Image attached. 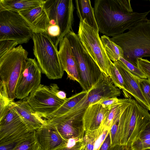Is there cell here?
I'll return each instance as SVG.
<instances>
[{"instance_id":"cell-1","label":"cell","mask_w":150,"mask_h":150,"mask_svg":"<svg viewBox=\"0 0 150 150\" xmlns=\"http://www.w3.org/2000/svg\"><path fill=\"white\" fill-rule=\"evenodd\" d=\"M130 0H96L94 11L99 31L112 37L129 30L150 12H134Z\"/></svg>"},{"instance_id":"cell-2","label":"cell","mask_w":150,"mask_h":150,"mask_svg":"<svg viewBox=\"0 0 150 150\" xmlns=\"http://www.w3.org/2000/svg\"><path fill=\"white\" fill-rule=\"evenodd\" d=\"M150 121L148 110L132 99L130 104L120 117L117 131L111 146L120 144L130 150L132 143L139 137Z\"/></svg>"},{"instance_id":"cell-3","label":"cell","mask_w":150,"mask_h":150,"mask_svg":"<svg viewBox=\"0 0 150 150\" xmlns=\"http://www.w3.org/2000/svg\"><path fill=\"white\" fill-rule=\"evenodd\" d=\"M110 39L122 48L123 58L137 67V59L150 57V20L146 18L127 32Z\"/></svg>"},{"instance_id":"cell-4","label":"cell","mask_w":150,"mask_h":150,"mask_svg":"<svg viewBox=\"0 0 150 150\" xmlns=\"http://www.w3.org/2000/svg\"><path fill=\"white\" fill-rule=\"evenodd\" d=\"M33 52L42 73L50 79H61L64 70L57 47L46 32H33Z\"/></svg>"},{"instance_id":"cell-5","label":"cell","mask_w":150,"mask_h":150,"mask_svg":"<svg viewBox=\"0 0 150 150\" xmlns=\"http://www.w3.org/2000/svg\"><path fill=\"white\" fill-rule=\"evenodd\" d=\"M65 36L70 44L77 66L80 84L83 91H88L95 83L102 72L84 47L77 34L71 30Z\"/></svg>"},{"instance_id":"cell-6","label":"cell","mask_w":150,"mask_h":150,"mask_svg":"<svg viewBox=\"0 0 150 150\" xmlns=\"http://www.w3.org/2000/svg\"><path fill=\"white\" fill-rule=\"evenodd\" d=\"M28 52L20 45L0 57V80L5 83L8 98H15V91L19 76L25 66Z\"/></svg>"},{"instance_id":"cell-7","label":"cell","mask_w":150,"mask_h":150,"mask_svg":"<svg viewBox=\"0 0 150 150\" xmlns=\"http://www.w3.org/2000/svg\"><path fill=\"white\" fill-rule=\"evenodd\" d=\"M77 34L84 47L101 71L106 75L110 76L112 62L106 53L99 32L91 27L84 19L80 21Z\"/></svg>"},{"instance_id":"cell-8","label":"cell","mask_w":150,"mask_h":150,"mask_svg":"<svg viewBox=\"0 0 150 150\" xmlns=\"http://www.w3.org/2000/svg\"><path fill=\"white\" fill-rule=\"evenodd\" d=\"M33 30L18 12L0 11V41L11 40L19 44L28 42L32 38Z\"/></svg>"},{"instance_id":"cell-9","label":"cell","mask_w":150,"mask_h":150,"mask_svg":"<svg viewBox=\"0 0 150 150\" xmlns=\"http://www.w3.org/2000/svg\"><path fill=\"white\" fill-rule=\"evenodd\" d=\"M59 88L55 83L49 86L40 84L26 98L27 101L37 113L48 119L65 100V99H60L57 96Z\"/></svg>"},{"instance_id":"cell-10","label":"cell","mask_w":150,"mask_h":150,"mask_svg":"<svg viewBox=\"0 0 150 150\" xmlns=\"http://www.w3.org/2000/svg\"><path fill=\"white\" fill-rule=\"evenodd\" d=\"M50 25H58L60 30L59 42L72 30L74 7L72 0H46L43 4Z\"/></svg>"},{"instance_id":"cell-11","label":"cell","mask_w":150,"mask_h":150,"mask_svg":"<svg viewBox=\"0 0 150 150\" xmlns=\"http://www.w3.org/2000/svg\"><path fill=\"white\" fill-rule=\"evenodd\" d=\"M86 108L69 111L62 115L45 120V124L57 131L65 140L84 136L83 117Z\"/></svg>"},{"instance_id":"cell-12","label":"cell","mask_w":150,"mask_h":150,"mask_svg":"<svg viewBox=\"0 0 150 150\" xmlns=\"http://www.w3.org/2000/svg\"><path fill=\"white\" fill-rule=\"evenodd\" d=\"M42 72L37 60L28 58L17 83L15 98L22 100L27 98L41 84Z\"/></svg>"},{"instance_id":"cell-13","label":"cell","mask_w":150,"mask_h":150,"mask_svg":"<svg viewBox=\"0 0 150 150\" xmlns=\"http://www.w3.org/2000/svg\"><path fill=\"white\" fill-rule=\"evenodd\" d=\"M120 94V89L114 85L110 76L102 72L95 83L76 106L80 109L87 108L90 105L101 100L117 97Z\"/></svg>"},{"instance_id":"cell-14","label":"cell","mask_w":150,"mask_h":150,"mask_svg":"<svg viewBox=\"0 0 150 150\" xmlns=\"http://www.w3.org/2000/svg\"><path fill=\"white\" fill-rule=\"evenodd\" d=\"M30 132L20 115L9 105L0 119V144L15 140Z\"/></svg>"},{"instance_id":"cell-15","label":"cell","mask_w":150,"mask_h":150,"mask_svg":"<svg viewBox=\"0 0 150 150\" xmlns=\"http://www.w3.org/2000/svg\"><path fill=\"white\" fill-rule=\"evenodd\" d=\"M113 63L122 77L125 90L123 94L125 97L131 98V96H132L139 104L149 110V107L140 88L138 77L133 75L120 60Z\"/></svg>"},{"instance_id":"cell-16","label":"cell","mask_w":150,"mask_h":150,"mask_svg":"<svg viewBox=\"0 0 150 150\" xmlns=\"http://www.w3.org/2000/svg\"><path fill=\"white\" fill-rule=\"evenodd\" d=\"M58 53L64 71L69 79L80 82L77 66L69 41L66 36L60 41Z\"/></svg>"},{"instance_id":"cell-17","label":"cell","mask_w":150,"mask_h":150,"mask_svg":"<svg viewBox=\"0 0 150 150\" xmlns=\"http://www.w3.org/2000/svg\"><path fill=\"white\" fill-rule=\"evenodd\" d=\"M10 105L20 115L31 131L36 130L45 124V119L34 110L26 98L16 102L11 101Z\"/></svg>"},{"instance_id":"cell-18","label":"cell","mask_w":150,"mask_h":150,"mask_svg":"<svg viewBox=\"0 0 150 150\" xmlns=\"http://www.w3.org/2000/svg\"><path fill=\"white\" fill-rule=\"evenodd\" d=\"M112 107L105 108L97 103L89 105L83 117V127L85 132L98 129Z\"/></svg>"},{"instance_id":"cell-19","label":"cell","mask_w":150,"mask_h":150,"mask_svg":"<svg viewBox=\"0 0 150 150\" xmlns=\"http://www.w3.org/2000/svg\"><path fill=\"white\" fill-rule=\"evenodd\" d=\"M43 4L19 12L31 27L33 32L47 31L50 23Z\"/></svg>"},{"instance_id":"cell-20","label":"cell","mask_w":150,"mask_h":150,"mask_svg":"<svg viewBox=\"0 0 150 150\" xmlns=\"http://www.w3.org/2000/svg\"><path fill=\"white\" fill-rule=\"evenodd\" d=\"M35 134L43 150H53L66 141L55 130L45 124L35 130Z\"/></svg>"},{"instance_id":"cell-21","label":"cell","mask_w":150,"mask_h":150,"mask_svg":"<svg viewBox=\"0 0 150 150\" xmlns=\"http://www.w3.org/2000/svg\"><path fill=\"white\" fill-rule=\"evenodd\" d=\"M75 3L76 13L80 21L85 19L87 23L95 30L99 32L98 26L95 19L94 8L89 0H76Z\"/></svg>"},{"instance_id":"cell-22","label":"cell","mask_w":150,"mask_h":150,"mask_svg":"<svg viewBox=\"0 0 150 150\" xmlns=\"http://www.w3.org/2000/svg\"><path fill=\"white\" fill-rule=\"evenodd\" d=\"M45 0H0V11L9 10L19 12L43 4Z\"/></svg>"},{"instance_id":"cell-23","label":"cell","mask_w":150,"mask_h":150,"mask_svg":"<svg viewBox=\"0 0 150 150\" xmlns=\"http://www.w3.org/2000/svg\"><path fill=\"white\" fill-rule=\"evenodd\" d=\"M100 39L106 53L111 61L114 62L119 60L120 57L123 58V52L120 46L105 35L102 36Z\"/></svg>"},{"instance_id":"cell-24","label":"cell","mask_w":150,"mask_h":150,"mask_svg":"<svg viewBox=\"0 0 150 150\" xmlns=\"http://www.w3.org/2000/svg\"><path fill=\"white\" fill-rule=\"evenodd\" d=\"M88 92L83 91L69 98H66L63 104L48 119L62 115L70 111L85 96Z\"/></svg>"},{"instance_id":"cell-25","label":"cell","mask_w":150,"mask_h":150,"mask_svg":"<svg viewBox=\"0 0 150 150\" xmlns=\"http://www.w3.org/2000/svg\"><path fill=\"white\" fill-rule=\"evenodd\" d=\"M12 150H43L39 144L35 131L17 143Z\"/></svg>"},{"instance_id":"cell-26","label":"cell","mask_w":150,"mask_h":150,"mask_svg":"<svg viewBox=\"0 0 150 150\" xmlns=\"http://www.w3.org/2000/svg\"><path fill=\"white\" fill-rule=\"evenodd\" d=\"M8 98L6 85L0 80V119L1 118L8 108L11 101Z\"/></svg>"},{"instance_id":"cell-27","label":"cell","mask_w":150,"mask_h":150,"mask_svg":"<svg viewBox=\"0 0 150 150\" xmlns=\"http://www.w3.org/2000/svg\"><path fill=\"white\" fill-rule=\"evenodd\" d=\"M83 137L70 139L53 150H80L83 145Z\"/></svg>"},{"instance_id":"cell-28","label":"cell","mask_w":150,"mask_h":150,"mask_svg":"<svg viewBox=\"0 0 150 150\" xmlns=\"http://www.w3.org/2000/svg\"><path fill=\"white\" fill-rule=\"evenodd\" d=\"M110 77L114 85L125 92L124 83L122 77L119 71L116 67L113 62L111 67Z\"/></svg>"},{"instance_id":"cell-29","label":"cell","mask_w":150,"mask_h":150,"mask_svg":"<svg viewBox=\"0 0 150 150\" xmlns=\"http://www.w3.org/2000/svg\"><path fill=\"white\" fill-rule=\"evenodd\" d=\"M110 128L103 126L102 124L97 129V133L93 150H99Z\"/></svg>"},{"instance_id":"cell-30","label":"cell","mask_w":150,"mask_h":150,"mask_svg":"<svg viewBox=\"0 0 150 150\" xmlns=\"http://www.w3.org/2000/svg\"><path fill=\"white\" fill-rule=\"evenodd\" d=\"M138 83L142 93L146 100L150 110V79L137 78Z\"/></svg>"},{"instance_id":"cell-31","label":"cell","mask_w":150,"mask_h":150,"mask_svg":"<svg viewBox=\"0 0 150 150\" xmlns=\"http://www.w3.org/2000/svg\"><path fill=\"white\" fill-rule=\"evenodd\" d=\"M97 133V129L85 132L83 142L86 150H93Z\"/></svg>"},{"instance_id":"cell-32","label":"cell","mask_w":150,"mask_h":150,"mask_svg":"<svg viewBox=\"0 0 150 150\" xmlns=\"http://www.w3.org/2000/svg\"><path fill=\"white\" fill-rule=\"evenodd\" d=\"M119 60L125 65L128 70L134 76L140 78L147 79L146 76L137 67L133 65L122 57H120Z\"/></svg>"},{"instance_id":"cell-33","label":"cell","mask_w":150,"mask_h":150,"mask_svg":"<svg viewBox=\"0 0 150 150\" xmlns=\"http://www.w3.org/2000/svg\"><path fill=\"white\" fill-rule=\"evenodd\" d=\"M17 42L11 40L0 41V57L3 56L10 51L16 47Z\"/></svg>"},{"instance_id":"cell-34","label":"cell","mask_w":150,"mask_h":150,"mask_svg":"<svg viewBox=\"0 0 150 150\" xmlns=\"http://www.w3.org/2000/svg\"><path fill=\"white\" fill-rule=\"evenodd\" d=\"M47 32L55 45L57 47L59 43V39L60 34L59 27L57 25H50L47 28Z\"/></svg>"},{"instance_id":"cell-35","label":"cell","mask_w":150,"mask_h":150,"mask_svg":"<svg viewBox=\"0 0 150 150\" xmlns=\"http://www.w3.org/2000/svg\"><path fill=\"white\" fill-rule=\"evenodd\" d=\"M130 150H150V139H137L132 144Z\"/></svg>"},{"instance_id":"cell-36","label":"cell","mask_w":150,"mask_h":150,"mask_svg":"<svg viewBox=\"0 0 150 150\" xmlns=\"http://www.w3.org/2000/svg\"><path fill=\"white\" fill-rule=\"evenodd\" d=\"M137 67L150 79V61L147 59L139 58L137 59Z\"/></svg>"},{"instance_id":"cell-37","label":"cell","mask_w":150,"mask_h":150,"mask_svg":"<svg viewBox=\"0 0 150 150\" xmlns=\"http://www.w3.org/2000/svg\"><path fill=\"white\" fill-rule=\"evenodd\" d=\"M125 99H119L117 97H115L101 100L96 103L100 104L105 108H109L122 103Z\"/></svg>"},{"instance_id":"cell-38","label":"cell","mask_w":150,"mask_h":150,"mask_svg":"<svg viewBox=\"0 0 150 150\" xmlns=\"http://www.w3.org/2000/svg\"><path fill=\"white\" fill-rule=\"evenodd\" d=\"M137 139H150V121L147 124Z\"/></svg>"},{"instance_id":"cell-39","label":"cell","mask_w":150,"mask_h":150,"mask_svg":"<svg viewBox=\"0 0 150 150\" xmlns=\"http://www.w3.org/2000/svg\"><path fill=\"white\" fill-rule=\"evenodd\" d=\"M111 146V140L109 132L108 134L99 150H108Z\"/></svg>"},{"instance_id":"cell-40","label":"cell","mask_w":150,"mask_h":150,"mask_svg":"<svg viewBox=\"0 0 150 150\" xmlns=\"http://www.w3.org/2000/svg\"><path fill=\"white\" fill-rule=\"evenodd\" d=\"M108 150H125L124 146L121 145L116 144L110 147Z\"/></svg>"},{"instance_id":"cell-41","label":"cell","mask_w":150,"mask_h":150,"mask_svg":"<svg viewBox=\"0 0 150 150\" xmlns=\"http://www.w3.org/2000/svg\"><path fill=\"white\" fill-rule=\"evenodd\" d=\"M57 96L61 99H64L66 98V94L63 91H59L57 93Z\"/></svg>"},{"instance_id":"cell-42","label":"cell","mask_w":150,"mask_h":150,"mask_svg":"<svg viewBox=\"0 0 150 150\" xmlns=\"http://www.w3.org/2000/svg\"><path fill=\"white\" fill-rule=\"evenodd\" d=\"M80 150H86L85 146L84 144Z\"/></svg>"},{"instance_id":"cell-43","label":"cell","mask_w":150,"mask_h":150,"mask_svg":"<svg viewBox=\"0 0 150 150\" xmlns=\"http://www.w3.org/2000/svg\"></svg>"}]
</instances>
